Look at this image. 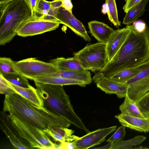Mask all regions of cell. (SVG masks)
Returning a JSON list of instances; mask_svg holds the SVG:
<instances>
[{
    "instance_id": "cell-21",
    "label": "cell",
    "mask_w": 149,
    "mask_h": 149,
    "mask_svg": "<svg viewBox=\"0 0 149 149\" xmlns=\"http://www.w3.org/2000/svg\"><path fill=\"white\" fill-rule=\"evenodd\" d=\"M149 0H142L130 9L126 13L123 24L129 25L136 22L137 19L141 16L146 10L145 7Z\"/></svg>"
},
{
    "instance_id": "cell-4",
    "label": "cell",
    "mask_w": 149,
    "mask_h": 149,
    "mask_svg": "<svg viewBox=\"0 0 149 149\" xmlns=\"http://www.w3.org/2000/svg\"><path fill=\"white\" fill-rule=\"evenodd\" d=\"M0 45L11 41L21 24L31 17L26 0H15L0 5Z\"/></svg>"
},
{
    "instance_id": "cell-14",
    "label": "cell",
    "mask_w": 149,
    "mask_h": 149,
    "mask_svg": "<svg viewBox=\"0 0 149 149\" xmlns=\"http://www.w3.org/2000/svg\"><path fill=\"white\" fill-rule=\"evenodd\" d=\"M97 87L107 94H114L119 98L125 97L127 93L128 84L105 78L96 83Z\"/></svg>"
},
{
    "instance_id": "cell-8",
    "label": "cell",
    "mask_w": 149,
    "mask_h": 149,
    "mask_svg": "<svg viewBox=\"0 0 149 149\" xmlns=\"http://www.w3.org/2000/svg\"><path fill=\"white\" fill-rule=\"evenodd\" d=\"M60 24L57 21L46 20L40 17L31 16L21 24L17 30V34L22 37L40 34L56 29Z\"/></svg>"
},
{
    "instance_id": "cell-10",
    "label": "cell",
    "mask_w": 149,
    "mask_h": 149,
    "mask_svg": "<svg viewBox=\"0 0 149 149\" xmlns=\"http://www.w3.org/2000/svg\"><path fill=\"white\" fill-rule=\"evenodd\" d=\"M117 126L100 128L88 132L72 142L75 149H86L99 145L105 140L106 137L116 130Z\"/></svg>"
},
{
    "instance_id": "cell-17",
    "label": "cell",
    "mask_w": 149,
    "mask_h": 149,
    "mask_svg": "<svg viewBox=\"0 0 149 149\" xmlns=\"http://www.w3.org/2000/svg\"><path fill=\"white\" fill-rule=\"evenodd\" d=\"M34 82L59 85H78L85 87L87 84L85 82L77 80L65 78L49 75L38 77L33 80Z\"/></svg>"
},
{
    "instance_id": "cell-28",
    "label": "cell",
    "mask_w": 149,
    "mask_h": 149,
    "mask_svg": "<svg viewBox=\"0 0 149 149\" xmlns=\"http://www.w3.org/2000/svg\"><path fill=\"white\" fill-rule=\"evenodd\" d=\"M136 102L138 108L145 117L149 118V91Z\"/></svg>"
},
{
    "instance_id": "cell-25",
    "label": "cell",
    "mask_w": 149,
    "mask_h": 149,
    "mask_svg": "<svg viewBox=\"0 0 149 149\" xmlns=\"http://www.w3.org/2000/svg\"><path fill=\"white\" fill-rule=\"evenodd\" d=\"M107 6V15L110 21L117 28L120 25L118 19V11L115 0H105Z\"/></svg>"
},
{
    "instance_id": "cell-22",
    "label": "cell",
    "mask_w": 149,
    "mask_h": 149,
    "mask_svg": "<svg viewBox=\"0 0 149 149\" xmlns=\"http://www.w3.org/2000/svg\"><path fill=\"white\" fill-rule=\"evenodd\" d=\"M119 109L121 113L141 118L146 117L138 108L136 101L130 97L127 93L123 102L120 106Z\"/></svg>"
},
{
    "instance_id": "cell-35",
    "label": "cell",
    "mask_w": 149,
    "mask_h": 149,
    "mask_svg": "<svg viewBox=\"0 0 149 149\" xmlns=\"http://www.w3.org/2000/svg\"><path fill=\"white\" fill-rule=\"evenodd\" d=\"M133 24L136 30L140 32L144 31L147 26L145 23L142 22H135Z\"/></svg>"
},
{
    "instance_id": "cell-13",
    "label": "cell",
    "mask_w": 149,
    "mask_h": 149,
    "mask_svg": "<svg viewBox=\"0 0 149 149\" xmlns=\"http://www.w3.org/2000/svg\"><path fill=\"white\" fill-rule=\"evenodd\" d=\"M129 31L126 27L115 30L106 44L108 61L115 56L125 41Z\"/></svg>"
},
{
    "instance_id": "cell-15",
    "label": "cell",
    "mask_w": 149,
    "mask_h": 149,
    "mask_svg": "<svg viewBox=\"0 0 149 149\" xmlns=\"http://www.w3.org/2000/svg\"><path fill=\"white\" fill-rule=\"evenodd\" d=\"M122 125L140 132H149V118H141L122 113L115 116Z\"/></svg>"
},
{
    "instance_id": "cell-26",
    "label": "cell",
    "mask_w": 149,
    "mask_h": 149,
    "mask_svg": "<svg viewBox=\"0 0 149 149\" xmlns=\"http://www.w3.org/2000/svg\"><path fill=\"white\" fill-rule=\"evenodd\" d=\"M2 74L10 83L18 86L28 88L31 86L27 79L19 73Z\"/></svg>"
},
{
    "instance_id": "cell-3",
    "label": "cell",
    "mask_w": 149,
    "mask_h": 149,
    "mask_svg": "<svg viewBox=\"0 0 149 149\" xmlns=\"http://www.w3.org/2000/svg\"><path fill=\"white\" fill-rule=\"evenodd\" d=\"M35 83L44 107L54 114L64 118L71 124L87 133L90 132L75 112L69 97L63 86Z\"/></svg>"
},
{
    "instance_id": "cell-31",
    "label": "cell",
    "mask_w": 149,
    "mask_h": 149,
    "mask_svg": "<svg viewBox=\"0 0 149 149\" xmlns=\"http://www.w3.org/2000/svg\"><path fill=\"white\" fill-rule=\"evenodd\" d=\"M51 2L45 0H41L36 10L35 17L43 18L47 16L51 6Z\"/></svg>"
},
{
    "instance_id": "cell-24",
    "label": "cell",
    "mask_w": 149,
    "mask_h": 149,
    "mask_svg": "<svg viewBox=\"0 0 149 149\" xmlns=\"http://www.w3.org/2000/svg\"><path fill=\"white\" fill-rule=\"evenodd\" d=\"M143 135H138L126 140H121L112 143L110 149H132L141 144L146 139Z\"/></svg>"
},
{
    "instance_id": "cell-1",
    "label": "cell",
    "mask_w": 149,
    "mask_h": 149,
    "mask_svg": "<svg viewBox=\"0 0 149 149\" xmlns=\"http://www.w3.org/2000/svg\"><path fill=\"white\" fill-rule=\"evenodd\" d=\"M126 27L129 32L124 42L104 68L92 78L96 84L118 72L136 67L149 59V26L141 32L137 31L133 24Z\"/></svg>"
},
{
    "instance_id": "cell-29",
    "label": "cell",
    "mask_w": 149,
    "mask_h": 149,
    "mask_svg": "<svg viewBox=\"0 0 149 149\" xmlns=\"http://www.w3.org/2000/svg\"><path fill=\"white\" fill-rule=\"evenodd\" d=\"M0 93L6 95L18 94L11 83L0 73Z\"/></svg>"
},
{
    "instance_id": "cell-36",
    "label": "cell",
    "mask_w": 149,
    "mask_h": 149,
    "mask_svg": "<svg viewBox=\"0 0 149 149\" xmlns=\"http://www.w3.org/2000/svg\"><path fill=\"white\" fill-rule=\"evenodd\" d=\"M62 2V7L65 9L72 11L73 5L71 0H61Z\"/></svg>"
},
{
    "instance_id": "cell-18",
    "label": "cell",
    "mask_w": 149,
    "mask_h": 149,
    "mask_svg": "<svg viewBox=\"0 0 149 149\" xmlns=\"http://www.w3.org/2000/svg\"><path fill=\"white\" fill-rule=\"evenodd\" d=\"M49 61L60 70L76 71L86 70L74 56L68 58L57 57Z\"/></svg>"
},
{
    "instance_id": "cell-32",
    "label": "cell",
    "mask_w": 149,
    "mask_h": 149,
    "mask_svg": "<svg viewBox=\"0 0 149 149\" xmlns=\"http://www.w3.org/2000/svg\"><path fill=\"white\" fill-rule=\"evenodd\" d=\"M125 126L122 125L116 129L115 133L107 141V142L114 143L123 140L126 134Z\"/></svg>"
},
{
    "instance_id": "cell-12",
    "label": "cell",
    "mask_w": 149,
    "mask_h": 149,
    "mask_svg": "<svg viewBox=\"0 0 149 149\" xmlns=\"http://www.w3.org/2000/svg\"><path fill=\"white\" fill-rule=\"evenodd\" d=\"M0 127L15 148L31 149L12 125L8 114L3 111L0 113Z\"/></svg>"
},
{
    "instance_id": "cell-9",
    "label": "cell",
    "mask_w": 149,
    "mask_h": 149,
    "mask_svg": "<svg viewBox=\"0 0 149 149\" xmlns=\"http://www.w3.org/2000/svg\"><path fill=\"white\" fill-rule=\"evenodd\" d=\"M129 85L127 94L136 101L149 91V59L143 63L141 70L125 83Z\"/></svg>"
},
{
    "instance_id": "cell-39",
    "label": "cell",
    "mask_w": 149,
    "mask_h": 149,
    "mask_svg": "<svg viewBox=\"0 0 149 149\" xmlns=\"http://www.w3.org/2000/svg\"><path fill=\"white\" fill-rule=\"evenodd\" d=\"M148 148H147L145 147H143V146H139L138 147H135L134 149H148Z\"/></svg>"
},
{
    "instance_id": "cell-37",
    "label": "cell",
    "mask_w": 149,
    "mask_h": 149,
    "mask_svg": "<svg viewBox=\"0 0 149 149\" xmlns=\"http://www.w3.org/2000/svg\"><path fill=\"white\" fill-rule=\"evenodd\" d=\"M112 143L111 142H109V143L106 144V145H105V146H104L102 147H98V148H94V149H110L111 146L112 145Z\"/></svg>"
},
{
    "instance_id": "cell-34",
    "label": "cell",
    "mask_w": 149,
    "mask_h": 149,
    "mask_svg": "<svg viewBox=\"0 0 149 149\" xmlns=\"http://www.w3.org/2000/svg\"><path fill=\"white\" fill-rule=\"evenodd\" d=\"M142 0H125V3L123 9L124 12L126 13L138 3Z\"/></svg>"
},
{
    "instance_id": "cell-5",
    "label": "cell",
    "mask_w": 149,
    "mask_h": 149,
    "mask_svg": "<svg viewBox=\"0 0 149 149\" xmlns=\"http://www.w3.org/2000/svg\"><path fill=\"white\" fill-rule=\"evenodd\" d=\"M11 123L20 137L31 149H56L54 143L43 130L8 114Z\"/></svg>"
},
{
    "instance_id": "cell-30",
    "label": "cell",
    "mask_w": 149,
    "mask_h": 149,
    "mask_svg": "<svg viewBox=\"0 0 149 149\" xmlns=\"http://www.w3.org/2000/svg\"><path fill=\"white\" fill-rule=\"evenodd\" d=\"M51 2V6L47 15L43 19L48 20L57 21L56 17L58 10L62 6L61 0H53Z\"/></svg>"
},
{
    "instance_id": "cell-16",
    "label": "cell",
    "mask_w": 149,
    "mask_h": 149,
    "mask_svg": "<svg viewBox=\"0 0 149 149\" xmlns=\"http://www.w3.org/2000/svg\"><path fill=\"white\" fill-rule=\"evenodd\" d=\"M91 35L98 42L106 44L115 30L105 23L96 20L88 23Z\"/></svg>"
},
{
    "instance_id": "cell-23",
    "label": "cell",
    "mask_w": 149,
    "mask_h": 149,
    "mask_svg": "<svg viewBox=\"0 0 149 149\" xmlns=\"http://www.w3.org/2000/svg\"><path fill=\"white\" fill-rule=\"evenodd\" d=\"M143 65V63L135 67L123 70L116 72L109 78L118 82L125 83L138 73Z\"/></svg>"
},
{
    "instance_id": "cell-27",
    "label": "cell",
    "mask_w": 149,
    "mask_h": 149,
    "mask_svg": "<svg viewBox=\"0 0 149 149\" xmlns=\"http://www.w3.org/2000/svg\"><path fill=\"white\" fill-rule=\"evenodd\" d=\"M19 73L16 69L14 61L10 58L6 57L0 58V73Z\"/></svg>"
},
{
    "instance_id": "cell-2",
    "label": "cell",
    "mask_w": 149,
    "mask_h": 149,
    "mask_svg": "<svg viewBox=\"0 0 149 149\" xmlns=\"http://www.w3.org/2000/svg\"><path fill=\"white\" fill-rule=\"evenodd\" d=\"M3 111L42 130L51 126L68 128L71 124L44 107H39L22 97L14 94L6 95Z\"/></svg>"
},
{
    "instance_id": "cell-6",
    "label": "cell",
    "mask_w": 149,
    "mask_h": 149,
    "mask_svg": "<svg viewBox=\"0 0 149 149\" xmlns=\"http://www.w3.org/2000/svg\"><path fill=\"white\" fill-rule=\"evenodd\" d=\"M74 55L85 70L92 72L101 70L108 62L106 44L102 42L88 44Z\"/></svg>"
},
{
    "instance_id": "cell-19",
    "label": "cell",
    "mask_w": 149,
    "mask_h": 149,
    "mask_svg": "<svg viewBox=\"0 0 149 149\" xmlns=\"http://www.w3.org/2000/svg\"><path fill=\"white\" fill-rule=\"evenodd\" d=\"M11 83L18 94L38 107H43V101L36 88L31 85L28 88H23Z\"/></svg>"
},
{
    "instance_id": "cell-7",
    "label": "cell",
    "mask_w": 149,
    "mask_h": 149,
    "mask_svg": "<svg viewBox=\"0 0 149 149\" xmlns=\"http://www.w3.org/2000/svg\"><path fill=\"white\" fill-rule=\"evenodd\" d=\"M15 68L22 75L27 79L33 80L41 76L57 73L60 70L50 62L30 58L14 61Z\"/></svg>"
},
{
    "instance_id": "cell-38",
    "label": "cell",
    "mask_w": 149,
    "mask_h": 149,
    "mask_svg": "<svg viewBox=\"0 0 149 149\" xmlns=\"http://www.w3.org/2000/svg\"><path fill=\"white\" fill-rule=\"evenodd\" d=\"M15 0H0V5L5 4Z\"/></svg>"
},
{
    "instance_id": "cell-11",
    "label": "cell",
    "mask_w": 149,
    "mask_h": 149,
    "mask_svg": "<svg viewBox=\"0 0 149 149\" xmlns=\"http://www.w3.org/2000/svg\"><path fill=\"white\" fill-rule=\"evenodd\" d=\"M56 20L60 24L68 27L85 41L90 42L91 40L85 27L83 24L74 17L72 11L67 10L61 7L58 11Z\"/></svg>"
},
{
    "instance_id": "cell-20",
    "label": "cell",
    "mask_w": 149,
    "mask_h": 149,
    "mask_svg": "<svg viewBox=\"0 0 149 149\" xmlns=\"http://www.w3.org/2000/svg\"><path fill=\"white\" fill-rule=\"evenodd\" d=\"M49 75L81 81L87 85L91 83L93 80L90 72L87 70L82 71L60 70L57 73Z\"/></svg>"
},
{
    "instance_id": "cell-33",
    "label": "cell",
    "mask_w": 149,
    "mask_h": 149,
    "mask_svg": "<svg viewBox=\"0 0 149 149\" xmlns=\"http://www.w3.org/2000/svg\"><path fill=\"white\" fill-rule=\"evenodd\" d=\"M41 0H26L31 12L32 17L36 16V10Z\"/></svg>"
}]
</instances>
